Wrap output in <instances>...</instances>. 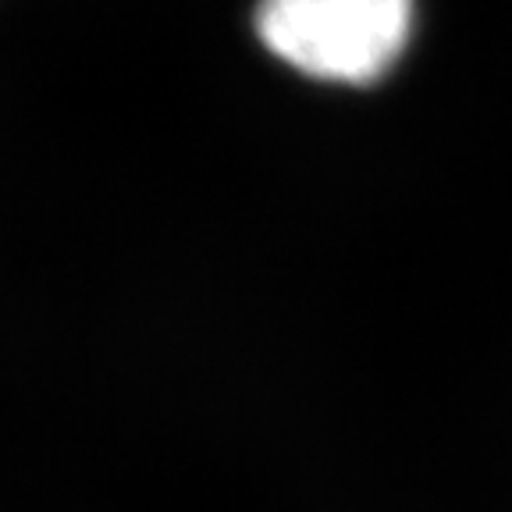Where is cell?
I'll use <instances>...</instances> for the list:
<instances>
[{
	"label": "cell",
	"mask_w": 512,
	"mask_h": 512,
	"mask_svg": "<svg viewBox=\"0 0 512 512\" xmlns=\"http://www.w3.org/2000/svg\"><path fill=\"white\" fill-rule=\"evenodd\" d=\"M256 40L320 86H374L406 57L416 0H256Z\"/></svg>",
	"instance_id": "6da1fadb"
}]
</instances>
